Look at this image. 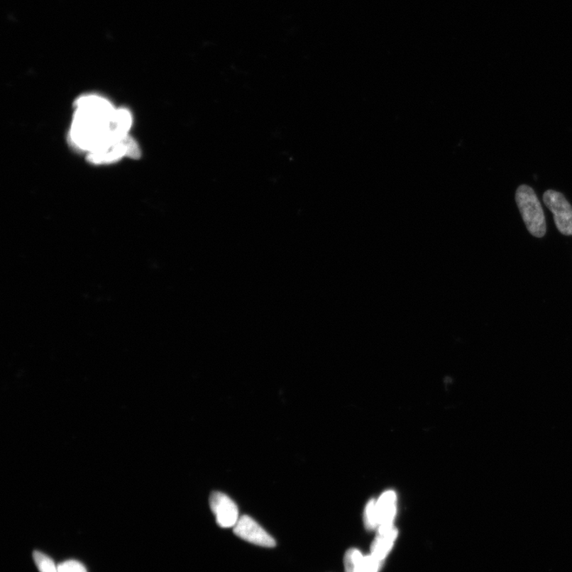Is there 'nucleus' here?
<instances>
[{"label": "nucleus", "mask_w": 572, "mask_h": 572, "mask_svg": "<svg viewBox=\"0 0 572 572\" xmlns=\"http://www.w3.org/2000/svg\"><path fill=\"white\" fill-rule=\"evenodd\" d=\"M59 572H88L84 565L77 561H67L57 565Z\"/></svg>", "instance_id": "12"}, {"label": "nucleus", "mask_w": 572, "mask_h": 572, "mask_svg": "<svg viewBox=\"0 0 572 572\" xmlns=\"http://www.w3.org/2000/svg\"><path fill=\"white\" fill-rule=\"evenodd\" d=\"M209 504L219 527L234 528L241 517L237 505L231 498L221 492L216 491L211 493Z\"/></svg>", "instance_id": "6"}, {"label": "nucleus", "mask_w": 572, "mask_h": 572, "mask_svg": "<svg viewBox=\"0 0 572 572\" xmlns=\"http://www.w3.org/2000/svg\"><path fill=\"white\" fill-rule=\"evenodd\" d=\"M516 202L531 234L537 238L543 237L546 233V221L534 190L527 185L519 186L516 191Z\"/></svg>", "instance_id": "2"}, {"label": "nucleus", "mask_w": 572, "mask_h": 572, "mask_svg": "<svg viewBox=\"0 0 572 572\" xmlns=\"http://www.w3.org/2000/svg\"><path fill=\"white\" fill-rule=\"evenodd\" d=\"M233 532L239 538L258 546L274 548L276 541L261 525L248 515L239 517L238 522L233 528Z\"/></svg>", "instance_id": "4"}, {"label": "nucleus", "mask_w": 572, "mask_h": 572, "mask_svg": "<svg viewBox=\"0 0 572 572\" xmlns=\"http://www.w3.org/2000/svg\"><path fill=\"white\" fill-rule=\"evenodd\" d=\"M364 556L356 549H349L344 556L345 572H363Z\"/></svg>", "instance_id": "9"}, {"label": "nucleus", "mask_w": 572, "mask_h": 572, "mask_svg": "<svg viewBox=\"0 0 572 572\" xmlns=\"http://www.w3.org/2000/svg\"><path fill=\"white\" fill-rule=\"evenodd\" d=\"M141 155L138 145L134 139L128 136L107 150L98 154L88 155L87 158L92 164L103 165L116 163L124 157L138 159Z\"/></svg>", "instance_id": "5"}, {"label": "nucleus", "mask_w": 572, "mask_h": 572, "mask_svg": "<svg viewBox=\"0 0 572 572\" xmlns=\"http://www.w3.org/2000/svg\"><path fill=\"white\" fill-rule=\"evenodd\" d=\"M543 201L553 212L557 229L563 235L572 236V206L566 197L561 192L549 189L544 192Z\"/></svg>", "instance_id": "3"}, {"label": "nucleus", "mask_w": 572, "mask_h": 572, "mask_svg": "<svg viewBox=\"0 0 572 572\" xmlns=\"http://www.w3.org/2000/svg\"><path fill=\"white\" fill-rule=\"evenodd\" d=\"M383 561H379L371 554L365 556L363 561V572H379L382 568Z\"/></svg>", "instance_id": "13"}, {"label": "nucleus", "mask_w": 572, "mask_h": 572, "mask_svg": "<svg viewBox=\"0 0 572 572\" xmlns=\"http://www.w3.org/2000/svg\"><path fill=\"white\" fill-rule=\"evenodd\" d=\"M364 524L368 530H375L378 528L376 501L370 500L364 512Z\"/></svg>", "instance_id": "11"}, {"label": "nucleus", "mask_w": 572, "mask_h": 572, "mask_svg": "<svg viewBox=\"0 0 572 572\" xmlns=\"http://www.w3.org/2000/svg\"><path fill=\"white\" fill-rule=\"evenodd\" d=\"M378 530V535L371 545L370 554L384 561L394 547L398 532L395 527Z\"/></svg>", "instance_id": "8"}, {"label": "nucleus", "mask_w": 572, "mask_h": 572, "mask_svg": "<svg viewBox=\"0 0 572 572\" xmlns=\"http://www.w3.org/2000/svg\"><path fill=\"white\" fill-rule=\"evenodd\" d=\"M131 125L128 109H116L101 96H83L76 101L70 142L88 155L98 154L129 136Z\"/></svg>", "instance_id": "1"}, {"label": "nucleus", "mask_w": 572, "mask_h": 572, "mask_svg": "<svg viewBox=\"0 0 572 572\" xmlns=\"http://www.w3.org/2000/svg\"><path fill=\"white\" fill-rule=\"evenodd\" d=\"M33 557L40 572H59L54 561L41 551H35Z\"/></svg>", "instance_id": "10"}, {"label": "nucleus", "mask_w": 572, "mask_h": 572, "mask_svg": "<svg viewBox=\"0 0 572 572\" xmlns=\"http://www.w3.org/2000/svg\"><path fill=\"white\" fill-rule=\"evenodd\" d=\"M378 529L394 527L397 512V495L393 490L385 492L376 501Z\"/></svg>", "instance_id": "7"}]
</instances>
